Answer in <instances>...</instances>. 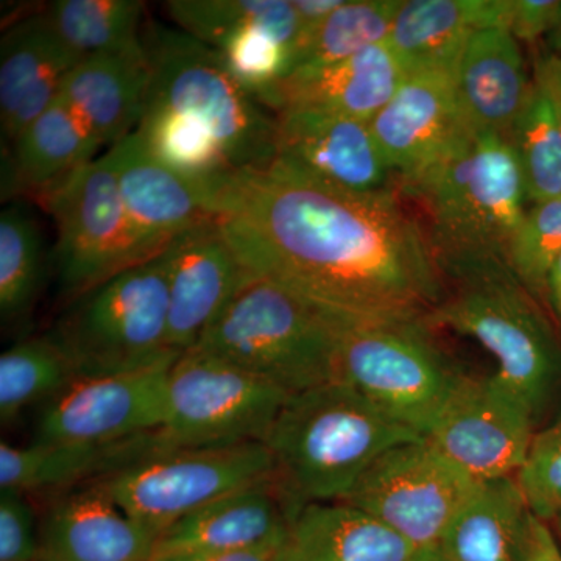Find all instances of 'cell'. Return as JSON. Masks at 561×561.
<instances>
[{
  "label": "cell",
  "mask_w": 561,
  "mask_h": 561,
  "mask_svg": "<svg viewBox=\"0 0 561 561\" xmlns=\"http://www.w3.org/2000/svg\"><path fill=\"white\" fill-rule=\"evenodd\" d=\"M210 191L245 267L328 311L430 320L442 301L426 234L390 191L341 190L275 162L216 176Z\"/></svg>",
  "instance_id": "obj_1"
},
{
  "label": "cell",
  "mask_w": 561,
  "mask_h": 561,
  "mask_svg": "<svg viewBox=\"0 0 561 561\" xmlns=\"http://www.w3.org/2000/svg\"><path fill=\"white\" fill-rule=\"evenodd\" d=\"M402 190L426 210L430 231L424 234L442 273L507 262L527 192L505 136L470 128Z\"/></svg>",
  "instance_id": "obj_2"
},
{
  "label": "cell",
  "mask_w": 561,
  "mask_h": 561,
  "mask_svg": "<svg viewBox=\"0 0 561 561\" xmlns=\"http://www.w3.org/2000/svg\"><path fill=\"white\" fill-rule=\"evenodd\" d=\"M419 434L346 382L289 394L264 443L280 485L300 507L342 502L383 453Z\"/></svg>",
  "instance_id": "obj_3"
},
{
  "label": "cell",
  "mask_w": 561,
  "mask_h": 561,
  "mask_svg": "<svg viewBox=\"0 0 561 561\" xmlns=\"http://www.w3.org/2000/svg\"><path fill=\"white\" fill-rule=\"evenodd\" d=\"M342 317L251 273L192 350L294 394L337 381Z\"/></svg>",
  "instance_id": "obj_4"
},
{
  "label": "cell",
  "mask_w": 561,
  "mask_h": 561,
  "mask_svg": "<svg viewBox=\"0 0 561 561\" xmlns=\"http://www.w3.org/2000/svg\"><path fill=\"white\" fill-rule=\"evenodd\" d=\"M442 301L431 323L474 339L497 360V375L537 416L561 383V345L507 262H482L442 273Z\"/></svg>",
  "instance_id": "obj_5"
},
{
  "label": "cell",
  "mask_w": 561,
  "mask_h": 561,
  "mask_svg": "<svg viewBox=\"0 0 561 561\" xmlns=\"http://www.w3.org/2000/svg\"><path fill=\"white\" fill-rule=\"evenodd\" d=\"M164 254L117 273L68 302L47 334L76 379L172 365Z\"/></svg>",
  "instance_id": "obj_6"
},
{
  "label": "cell",
  "mask_w": 561,
  "mask_h": 561,
  "mask_svg": "<svg viewBox=\"0 0 561 561\" xmlns=\"http://www.w3.org/2000/svg\"><path fill=\"white\" fill-rule=\"evenodd\" d=\"M150 62L146 105L164 106L202 122L234 171L271 168L276 117L236 81L220 51L181 31L150 22L142 35Z\"/></svg>",
  "instance_id": "obj_7"
},
{
  "label": "cell",
  "mask_w": 561,
  "mask_h": 561,
  "mask_svg": "<svg viewBox=\"0 0 561 561\" xmlns=\"http://www.w3.org/2000/svg\"><path fill=\"white\" fill-rule=\"evenodd\" d=\"M427 319L342 317L337 381L426 437L461 379L432 342Z\"/></svg>",
  "instance_id": "obj_8"
},
{
  "label": "cell",
  "mask_w": 561,
  "mask_h": 561,
  "mask_svg": "<svg viewBox=\"0 0 561 561\" xmlns=\"http://www.w3.org/2000/svg\"><path fill=\"white\" fill-rule=\"evenodd\" d=\"M273 476L267 445L247 442L164 449L95 481L131 519L160 535L209 502Z\"/></svg>",
  "instance_id": "obj_9"
},
{
  "label": "cell",
  "mask_w": 561,
  "mask_h": 561,
  "mask_svg": "<svg viewBox=\"0 0 561 561\" xmlns=\"http://www.w3.org/2000/svg\"><path fill=\"white\" fill-rule=\"evenodd\" d=\"M289 393L264 379L191 350L173 362L162 449L264 442Z\"/></svg>",
  "instance_id": "obj_10"
},
{
  "label": "cell",
  "mask_w": 561,
  "mask_h": 561,
  "mask_svg": "<svg viewBox=\"0 0 561 561\" xmlns=\"http://www.w3.org/2000/svg\"><path fill=\"white\" fill-rule=\"evenodd\" d=\"M57 224L55 271L61 297L76 300L140 260L110 154L43 201Z\"/></svg>",
  "instance_id": "obj_11"
},
{
  "label": "cell",
  "mask_w": 561,
  "mask_h": 561,
  "mask_svg": "<svg viewBox=\"0 0 561 561\" xmlns=\"http://www.w3.org/2000/svg\"><path fill=\"white\" fill-rule=\"evenodd\" d=\"M476 483L430 440L419 438L383 453L342 502L419 549L440 545Z\"/></svg>",
  "instance_id": "obj_12"
},
{
  "label": "cell",
  "mask_w": 561,
  "mask_h": 561,
  "mask_svg": "<svg viewBox=\"0 0 561 561\" xmlns=\"http://www.w3.org/2000/svg\"><path fill=\"white\" fill-rule=\"evenodd\" d=\"M535 415L496 371L461 376L426 440L476 482L518 476L534 442Z\"/></svg>",
  "instance_id": "obj_13"
},
{
  "label": "cell",
  "mask_w": 561,
  "mask_h": 561,
  "mask_svg": "<svg viewBox=\"0 0 561 561\" xmlns=\"http://www.w3.org/2000/svg\"><path fill=\"white\" fill-rule=\"evenodd\" d=\"M172 365L76 379L41 409L35 442L111 445L160 432Z\"/></svg>",
  "instance_id": "obj_14"
},
{
  "label": "cell",
  "mask_w": 561,
  "mask_h": 561,
  "mask_svg": "<svg viewBox=\"0 0 561 561\" xmlns=\"http://www.w3.org/2000/svg\"><path fill=\"white\" fill-rule=\"evenodd\" d=\"M140 260L161 254L183 232L216 220L210 180L173 172L133 131L108 151Z\"/></svg>",
  "instance_id": "obj_15"
},
{
  "label": "cell",
  "mask_w": 561,
  "mask_h": 561,
  "mask_svg": "<svg viewBox=\"0 0 561 561\" xmlns=\"http://www.w3.org/2000/svg\"><path fill=\"white\" fill-rule=\"evenodd\" d=\"M162 254L168 265L169 346L184 354L197 345L251 272L219 219L183 232Z\"/></svg>",
  "instance_id": "obj_16"
},
{
  "label": "cell",
  "mask_w": 561,
  "mask_h": 561,
  "mask_svg": "<svg viewBox=\"0 0 561 561\" xmlns=\"http://www.w3.org/2000/svg\"><path fill=\"white\" fill-rule=\"evenodd\" d=\"M275 164L353 192L386 191L389 168L368 122L316 108L276 116Z\"/></svg>",
  "instance_id": "obj_17"
},
{
  "label": "cell",
  "mask_w": 561,
  "mask_h": 561,
  "mask_svg": "<svg viewBox=\"0 0 561 561\" xmlns=\"http://www.w3.org/2000/svg\"><path fill=\"white\" fill-rule=\"evenodd\" d=\"M368 124L387 168L401 176V184L427 171L471 128L449 72L409 73Z\"/></svg>",
  "instance_id": "obj_18"
},
{
  "label": "cell",
  "mask_w": 561,
  "mask_h": 561,
  "mask_svg": "<svg viewBox=\"0 0 561 561\" xmlns=\"http://www.w3.org/2000/svg\"><path fill=\"white\" fill-rule=\"evenodd\" d=\"M302 508L278 476L231 491L162 530L154 557L251 548L289 537Z\"/></svg>",
  "instance_id": "obj_19"
},
{
  "label": "cell",
  "mask_w": 561,
  "mask_h": 561,
  "mask_svg": "<svg viewBox=\"0 0 561 561\" xmlns=\"http://www.w3.org/2000/svg\"><path fill=\"white\" fill-rule=\"evenodd\" d=\"M39 535L43 561H151L158 538L98 481L58 493Z\"/></svg>",
  "instance_id": "obj_20"
},
{
  "label": "cell",
  "mask_w": 561,
  "mask_h": 561,
  "mask_svg": "<svg viewBox=\"0 0 561 561\" xmlns=\"http://www.w3.org/2000/svg\"><path fill=\"white\" fill-rule=\"evenodd\" d=\"M84 57L58 35L46 13L14 22L0 44V119L3 136L16 142L60 95Z\"/></svg>",
  "instance_id": "obj_21"
},
{
  "label": "cell",
  "mask_w": 561,
  "mask_h": 561,
  "mask_svg": "<svg viewBox=\"0 0 561 561\" xmlns=\"http://www.w3.org/2000/svg\"><path fill=\"white\" fill-rule=\"evenodd\" d=\"M405 73L389 44L346 60L291 70L260 99L265 108H316L370 122L389 103Z\"/></svg>",
  "instance_id": "obj_22"
},
{
  "label": "cell",
  "mask_w": 561,
  "mask_h": 561,
  "mask_svg": "<svg viewBox=\"0 0 561 561\" xmlns=\"http://www.w3.org/2000/svg\"><path fill=\"white\" fill-rule=\"evenodd\" d=\"M511 11L512 0H408L401 2L387 44L405 76L454 73L476 32L511 31Z\"/></svg>",
  "instance_id": "obj_23"
},
{
  "label": "cell",
  "mask_w": 561,
  "mask_h": 561,
  "mask_svg": "<svg viewBox=\"0 0 561 561\" xmlns=\"http://www.w3.org/2000/svg\"><path fill=\"white\" fill-rule=\"evenodd\" d=\"M453 79L468 125L505 138L534 87L527 80L518 39L505 27L476 32Z\"/></svg>",
  "instance_id": "obj_24"
},
{
  "label": "cell",
  "mask_w": 561,
  "mask_h": 561,
  "mask_svg": "<svg viewBox=\"0 0 561 561\" xmlns=\"http://www.w3.org/2000/svg\"><path fill=\"white\" fill-rule=\"evenodd\" d=\"M150 84L142 47L83 58L69 73L60 95L99 146H116L139 124Z\"/></svg>",
  "instance_id": "obj_25"
},
{
  "label": "cell",
  "mask_w": 561,
  "mask_h": 561,
  "mask_svg": "<svg viewBox=\"0 0 561 561\" xmlns=\"http://www.w3.org/2000/svg\"><path fill=\"white\" fill-rule=\"evenodd\" d=\"M154 434L111 445H69L33 442L0 445V490L21 493H62L161 451Z\"/></svg>",
  "instance_id": "obj_26"
},
{
  "label": "cell",
  "mask_w": 561,
  "mask_h": 561,
  "mask_svg": "<svg viewBox=\"0 0 561 561\" xmlns=\"http://www.w3.org/2000/svg\"><path fill=\"white\" fill-rule=\"evenodd\" d=\"M531 518L516 476L478 482L438 546L453 561H524Z\"/></svg>",
  "instance_id": "obj_27"
},
{
  "label": "cell",
  "mask_w": 561,
  "mask_h": 561,
  "mask_svg": "<svg viewBox=\"0 0 561 561\" xmlns=\"http://www.w3.org/2000/svg\"><path fill=\"white\" fill-rule=\"evenodd\" d=\"M291 546L295 561H408L416 549L345 502L305 505L291 527Z\"/></svg>",
  "instance_id": "obj_28"
},
{
  "label": "cell",
  "mask_w": 561,
  "mask_h": 561,
  "mask_svg": "<svg viewBox=\"0 0 561 561\" xmlns=\"http://www.w3.org/2000/svg\"><path fill=\"white\" fill-rule=\"evenodd\" d=\"M99 149L83 122L58 95L14 142L16 183L44 201L94 161Z\"/></svg>",
  "instance_id": "obj_29"
},
{
  "label": "cell",
  "mask_w": 561,
  "mask_h": 561,
  "mask_svg": "<svg viewBox=\"0 0 561 561\" xmlns=\"http://www.w3.org/2000/svg\"><path fill=\"white\" fill-rule=\"evenodd\" d=\"M165 9L184 33L219 49L231 33L249 25L265 28L291 50L300 41V21L286 0H172Z\"/></svg>",
  "instance_id": "obj_30"
},
{
  "label": "cell",
  "mask_w": 561,
  "mask_h": 561,
  "mask_svg": "<svg viewBox=\"0 0 561 561\" xmlns=\"http://www.w3.org/2000/svg\"><path fill=\"white\" fill-rule=\"evenodd\" d=\"M142 13L136 0H57L46 10L58 35L84 58L142 47Z\"/></svg>",
  "instance_id": "obj_31"
},
{
  "label": "cell",
  "mask_w": 561,
  "mask_h": 561,
  "mask_svg": "<svg viewBox=\"0 0 561 561\" xmlns=\"http://www.w3.org/2000/svg\"><path fill=\"white\" fill-rule=\"evenodd\" d=\"M44 276V241L39 221L22 203L0 216V316L18 323L31 313Z\"/></svg>",
  "instance_id": "obj_32"
},
{
  "label": "cell",
  "mask_w": 561,
  "mask_h": 561,
  "mask_svg": "<svg viewBox=\"0 0 561 561\" xmlns=\"http://www.w3.org/2000/svg\"><path fill=\"white\" fill-rule=\"evenodd\" d=\"M135 131L158 161L187 179L213 180L234 171L213 133L179 111L144 105Z\"/></svg>",
  "instance_id": "obj_33"
},
{
  "label": "cell",
  "mask_w": 561,
  "mask_h": 561,
  "mask_svg": "<svg viewBox=\"0 0 561 561\" xmlns=\"http://www.w3.org/2000/svg\"><path fill=\"white\" fill-rule=\"evenodd\" d=\"M76 381L60 348L47 337L28 339L0 356V419L10 424L28 405L46 404Z\"/></svg>",
  "instance_id": "obj_34"
},
{
  "label": "cell",
  "mask_w": 561,
  "mask_h": 561,
  "mask_svg": "<svg viewBox=\"0 0 561 561\" xmlns=\"http://www.w3.org/2000/svg\"><path fill=\"white\" fill-rule=\"evenodd\" d=\"M400 7V0H343L306 41L291 70L332 65L386 43Z\"/></svg>",
  "instance_id": "obj_35"
},
{
  "label": "cell",
  "mask_w": 561,
  "mask_h": 561,
  "mask_svg": "<svg viewBox=\"0 0 561 561\" xmlns=\"http://www.w3.org/2000/svg\"><path fill=\"white\" fill-rule=\"evenodd\" d=\"M507 139L523 172L527 201L538 205L561 197V131L535 83Z\"/></svg>",
  "instance_id": "obj_36"
},
{
  "label": "cell",
  "mask_w": 561,
  "mask_h": 561,
  "mask_svg": "<svg viewBox=\"0 0 561 561\" xmlns=\"http://www.w3.org/2000/svg\"><path fill=\"white\" fill-rule=\"evenodd\" d=\"M560 254L561 197L538 203L524 214L508 247L507 264L534 297H542Z\"/></svg>",
  "instance_id": "obj_37"
},
{
  "label": "cell",
  "mask_w": 561,
  "mask_h": 561,
  "mask_svg": "<svg viewBox=\"0 0 561 561\" xmlns=\"http://www.w3.org/2000/svg\"><path fill=\"white\" fill-rule=\"evenodd\" d=\"M217 50L236 81L257 101L291 70L289 47L256 25L231 33Z\"/></svg>",
  "instance_id": "obj_38"
},
{
  "label": "cell",
  "mask_w": 561,
  "mask_h": 561,
  "mask_svg": "<svg viewBox=\"0 0 561 561\" xmlns=\"http://www.w3.org/2000/svg\"><path fill=\"white\" fill-rule=\"evenodd\" d=\"M535 516L548 523L561 511V413L535 432L529 457L516 476Z\"/></svg>",
  "instance_id": "obj_39"
},
{
  "label": "cell",
  "mask_w": 561,
  "mask_h": 561,
  "mask_svg": "<svg viewBox=\"0 0 561 561\" xmlns=\"http://www.w3.org/2000/svg\"><path fill=\"white\" fill-rule=\"evenodd\" d=\"M41 535L27 494L0 490V561H39Z\"/></svg>",
  "instance_id": "obj_40"
},
{
  "label": "cell",
  "mask_w": 561,
  "mask_h": 561,
  "mask_svg": "<svg viewBox=\"0 0 561 561\" xmlns=\"http://www.w3.org/2000/svg\"><path fill=\"white\" fill-rule=\"evenodd\" d=\"M561 2L556 0H512L511 32L516 39L535 41L551 32Z\"/></svg>",
  "instance_id": "obj_41"
},
{
  "label": "cell",
  "mask_w": 561,
  "mask_h": 561,
  "mask_svg": "<svg viewBox=\"0 0 561 561\" xmlns=\"http://www.w3.org/2000/svg\"><path fill=\"white\" fill-rule=\"evenodd\" d=\"M151 561H295L291 534L289 537L262 542L251 548L206 553H181V556L154 557Z\"/></svg>",
  "instance_id": "obj_42"
},
{
  "label": "cell",
  "mask_w": 561,
  "mask_h": 561,
  "mask_svg": "<svg viewBox=\"0 0 561 561\" xmlns=\"http://www.w3.org/2000/svg\"><path fill=\"white\" fill-rule=\"evenodd\" d=\"M535 87L551 106L553 117L561 131V57L557 54L541 55L535 65Z\"/></svg>",
  "instance_id": "obj_43"
},
{
  "label": "cell",
  "mask_w": 561,
  "mask_h": 561,
  "mask_svg": "<svg viewBox=\"0 0 561 561\" xmlns=\"http://www.w3.org/2000/svg\"><path fill=\"white\" fill-rule=\"evenodd\" d=\"M342 3L343 0H295V11H297L298 21H300V41H298L295 57H297L301 47L305 46L306 41L311 38L312 33L316 32Z\"/></svg>",
  "instance_id": "obj_44"
},
{
  "label": "cell",
  "mask_w": 561,
  "mask_h": 561,
  "mask_svg": "<svg viewBox=\"0 0 561 561\" xmlns=\"http://www.w3.org/2000/svg\"><path fill=\"white\" fill-rule=\"evenodd\" d=\"M524 561H561V551L548 524L534 515Z\"/></svg>",
  "instance_id": "obj_45"
},
{
  "label": "cell",
  "mask_w": 561,
  "mask_h": 561,
  "mask_svg": "<svg viewBox=\"0 0 561 561\" xmlns=\"http://www.w3.org/2000/svg\"><path fill=\"white\" fill-rule=\"evenodd\" d=\"M546 297L551 302L553 311L559 313L561 319V254L556 264H553L551 273H549Z\"/></svg>",
  "instance_id": "obj_46"
},
{
  "label": "cell",
  "mask_w": 561,
  "mask_h": 561,
  "mask_svg": "<svg viewBox=\"0 0 561 561\" xmlns=\"http://www.w3.org/2000/svg\"><path fill=\"white\" fill-rule=\"evenodd\" d=\"M408 561H453L446 556L440 546H426V548L415 549L411 559Z\"/></svg>",
  "instance_id": "obj_47"
},
{
  "label": "cell",
  "mask_w": 561,
  "mask_h": 561,
  "mask_svg": "<svg viewBox=\"0 0 561 561\" xmlns=\"http://www.w3.org/2000/svg\"><path fill=\"white\" fill-rule=\"evenodd\" d=\"M548 41L549 46L561 57V9L559 16H557L556 24H553L551 32L548 33Z\"/></svg>",
  "instance_id": "obj_48"
},
{
  "label": "cell",
  "mask_w": 561,
  "mask_h": 561,
  "mask_svg": "<svg viewBox=\"0 0 561 561\" xmlns=\"http://www.w3.org/2000/svg\"><path fill=\"white\" fill-rule=\"evenodd\" d=\"M553 519H557V523H559V529L561 531V511L559 512V515H557Z\"/></svg>",
  "instance_id": "obj_49"
},
{
  "label": "cell",
  "mask_w": 561,
  "mask_h": 561,
  "mask_svg": "<svg viewBox=\"0 0 561 561\" xmlns=\"http://www.w3.org/2000/svg\"><path fill=\"white\" fill-rule=\"evenodd\" d=\"M39 561H43V560H39Z\"/></svg>",
  "instance_id": "obj_50"
}]
</instances>
